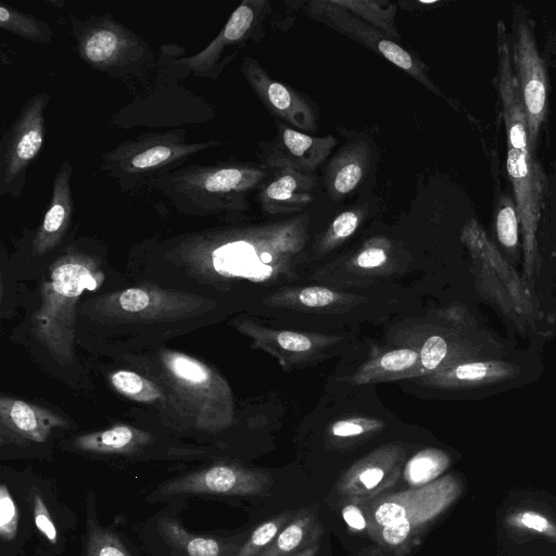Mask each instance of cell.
Masks as SVG:
<instances>
[{
  "mask_svg": "<svg viewBox=\"0 0 556 556\" xmlns=\"http://www.w3.org/2000/svg\"><path fill=\"white\" fill-rule=\"evenodd\" d=\"M159 379L190 416L193 427L215 435L233 420V399L226 379L205 363L169 349L156 353Z\"/></svg>",
  "mask_w": 556,
  "mask_h": 556,
  "instance_id": "cell-5",
  "label": "cell"
},
{
  "mask_svg": "<svg viewBox=\"0 0 556 556\" xmlns=\"http://www.w3.org/2000/svg\"><path fill=\"white\" fill-rule=\"evenodd\" d=\"M496 214V233L501 243L514 248L518 242V210L516 202L508 195L500 201Z\"/></svg>",
  "mask_w": 556,
  "mask_h": 556,
  "instance_id": "cell-38",
  "label": "cell"
},
{
  "mask_svg": "<svg viewBox=\"0 0 556 556\" xmlns=\"http://www.w3.org/2000/svg\"><path fill=\"white\" fill-rule=\"evenodd\" d=\"M323 526L314 508H303L277 534L271 544L260 556H293L319 542Z\"/></svg>",
  "mask_w": 556,
  "mask_h": 556,
  "instance_id": "cell-28",
  "label": "cell"
},
{
  "mask_svg": "<svg viewBox=\"0 0 556 556\" xmlns=\"http://www.w3.org/2000/svg\"><path fill=\"white\" fill-rule=\"evenodd\" d=\"M294 514V511H283L261 522L252 531L248 532L236 556H260L292 519Z\"/></svg>",
  "mask_w": 556,
  "mask_h": 556,
  "instance_id": "cell-34",
  "label": "cell"
},
{
  "mask_svg": "<svg viewBox=\"0 0 556 556\" xmlns=\"http://www.w3.org/2000/svg\"><path fill=\"white\" fill-rule=\"evenodd\" d=\"M62 447L67 452L105 462L201 459L200 448L162 444L151 432L124 424L77 435L65 441Z\"/></svg>",
  "mask_w": 556,
  "mask_h": 556,
  "instance_id": "cell-11",
  "label": "cell"
},
{
  "mask_svg": "<svg viewBox=\"0 0 556 556\" xmlns=\"http://www.w3.org/2000/svg\"><path fill=\"white\" fill-rule=\"evenodd\" d=\"M66 428L68 421L53 412L4 395L0 399L2 459L47 457L54 429Z\"/></svg>",
  "mask_w": 556,
  "mask_h": 556,
  "instance_id": "cell-15",
  "label": "cell"
},
{
  "mask_svg": "<svg viewBox=\"0 0 556 556\" xmlns=\"http://www.w3.org/2000/svg\"><path fill=\"white\" fill-rule=\"evenodd\" d=\"M505 522L513 529L556 540V525L542 513L531 509L517 510L508 515Z\"/></svg>",
  "mask_w": 556,
  "mask_h": 556,
  "instance_id": "cell-37",
  "label": "cell"
},
{
  "mask_svg": "<svg viewBox=\"0 0 556 556\" xmlns=\"http://www.w3.org/2000/svg\"><path fill=\"white\" fill-rule=\"evenodd\" d=\"M306 14L345 37L358 42L406 72L433 93L444 94L432 83L428 67L415 54L408 52L380 30L365 23L332 0H315L306 3Z\"/></svg>",
  "mask_w": 556,
  "mask_h": 556,
  "instance_id": "cell-16",
  "label": "cell"
},
{
  "mask_svg": "<svg viewBox=\"0 0 556 556\" xmlns=\"http://www.w3.org/2000/svg\"><path fill=\"white\" fill-rule=\"evenodd\" d=\"M447 351V342L443 337L430 336L419 350V361L410 378H418L438 369L445 359Z\"/></svg>",
  "mask_w": 556,
  "mask_h": 556,
  "instance_id": "cell-39",
  "label": "cell"
},
{
  "mask_svg": "<svg viewBox=\"0 0 556 556\" xmlns=\"http://www.w3.org/2000/svg\"><path fill=\"white\" fill-rule=\"evenodd\" d=\"M110 381L118 393L136 402L152 404L164 397L159 384L131 370H117Z\"/></svg>",
  "mask_w": 556,
  "mask_h": 556,
  "instance_id": "cell-33",
  "label": "cell"
},
{
  "mask_svg": "<svg viewBox=\"0 0 556 556\" xmlns=\"http://www.w3.org/2000/svg\"><path fill=\"white\" fill-rule=\"evenodd\" d=\"M368 156L367 146L359 142L340 150L331 160L326 172V186L333 201L355 190L364 176Z\"/></svg>",
  "mask_w": 556,
  "mask_h": 556,
  "instance_id": "cell-27",
  "label": "cell"
},
{
  "mask_svg": "<svg viewBox=\"0 0 556 556\" xmlns=\"http://www.w3.org/2000/svg\"><path fill=\"white\" fill-rule=\"evenodd\" d=\"M265 178L262 166L224 163L179 167L151 182L179 212L207 216L247 211L249 194Z\"/></svg>",
  "mask_w": 556,
  "mask_h": 556,
  "instance_id": "cell-2",
  "label": "cell"
},
{
  "mask_svg": "<svg viewBox=\"0 0 556 556\" xmlns=\"http://www.w3.org/2000/svg\"><path fill=\"white\" fill-rule=\"evenodd\" d=\"M365 23L383 33L393 41H400L395 17L396 5L382 0H332Z\"/></svg>",
  "mask_w": 556,
  "mask_h": 556,
  "instance_id": "cell-30",
  "label": "cell"
},
{
  "mask_svg": "<svg viewBox=\"0 0 556 556\" xmlns=\"http://www.w3.org/2000/svg\"><path fill=\"white\" fill-rule=\"evenodd\" d=\"M34 534L24 472L3 467L0 470V556H24Z\"/></svg>",
  "mask_w": 556,
  "mask_h": 556,
  "instance_id": "cell-20",
  "label": "cell"
},
{
  "mask_svg": "<svg viewBox=\"0 0 556 556\" xmlns=\"http://www.w3.org/2000/svg\"><path fill=\"white\" fill-rule=\"evenodd\" d=\"M185 129L150 132L126 140L102 155L101 167L128 188L179 168L192 155L220 146L215 139L187 142Z\"/></svg>",
  "mask_w": 556,
  "mask_h": 556,
  "instance_id": "cell-7",
  "label": "cell"
},
{
  "mask_svg": "<svg viewBox=\"0 0 556 556\" xmlns=\"http://www.w3.org/2000/svg\"><path fill=\"white\" fill-rule=\"evenodd\" d=\"M309 216L298 215L269 224L213 229L185 237L175 257L201 278L215 282H267L303 258Z\"/></svg>",
  "mask_w": 556,
  "mask_h": 556,
  "instance_id": "cell-1",
  "label": "cell"
},
{
  "mask_svg": "<svg viewBox=\"0 0 556 556\" xmlns=\"http://www.w3.org/2000/svg\"><path fill=\"white\" fill-rule=\"evenodd\" d=\"M506 170L513 186L519 218L529 238H532L543 192L541 167L532 153L507 146Z\"/></svg>",
  "mask_w": 556,
  "mask_h": 556,
  "instance_id": "cell-24",
  "label": "cell"
},
{
  "mask_svg": "<svg viewBox=\"0 0 556 556\" xmlns=\"http://www.w3.org/2000/svg\"><path fill=\"white\" fill-rule=\"evenodd\" d=\"M72 173L71 161L65 159L54 175L50 204L34 237L33 253L36 256L52 251L71 226L74 208Z\"/></svg>",
  "mask_w": 556,
  "mask_h": 556,
  "instance_id": "cell-25",
  "label": "cell"
},
{
  "mask_svg": "<svg viewBox=\"0 0 556 556\" xmlns=\"http://www.w3.org/2000/svg\"><path fill=\"white\" fill-rule=\"evenodd\" d=\"M386 243L380 239L372 240L358 252L354 260L355 266L363 269H374L383 266L388 261Z\"/></svg>",
  "mask_w": 556,
  "mask_h": 556,
  "instance_id": "cell-42",
  "label": "cell"
},
{
  "mask_svg": "<svg viewBox=\"0 0 556 556\" xmlns=\"http://www.w3.org/2000/svg\"><path fill=\"white\" fill-rule=\"evenodd\" d=\"M317 182L314 174L302 173L288 166L276 168L274 177L263 184L258 202L267 214H287L302 211L314 200Z\"/></svg>",
  "mask_w": 556,
  "mask_h": 556,
  "instance_id": "cell-26",
  "label": "cell"
},
{
  "mask_svg": "<svg viewBox=\"0 0 556 556\" xmlns=\"http://www.w3.org/2000/svg\"><path fill=\"white\" fill-rule=\"evenodd\" d=\"M48 92L28 99L4 132L0 143V195L18 198L26 184V173L45 143V111Z\"/></svg>",
  "mask_w": 556,
  "mask_h": 556,
  "instance_id": "cell-12",
  "label": "cell"
},
{
  "mask_svg": "<svg viewBox=\"0 0 556 556\" xmlns=\"http://www.w3.org/2000/svg\"><path fill=\"white\" fill-rule=\"evenodd\" d=\"M341 516L351 531L366 533L370 531L369 501L345 500Z\"/></svg>",
  "mask_w": 556,
  "mask_h": 556,
  "instance_id": "cell-41",
  "label": "cell"
},
{
  "mask_svg": "<svg viewBox=\"0 0 556 556\" xmlns=\"http://www.w3.org/2000/svg\"><path fill=\"white\" fill-rule=\"evenodd\" d=\"M104 275L91 256L67 252L52 265L41 305L33 318L36 338L61 364L73 357L76 308L85 291H94Z\"/></svg>",
  "mask_w": 556,
  "mask_h": 556,
  "instance_id": "cell-3",
  "label": "cell"
},
{
  "mask_svg": "<svg viewBox=\"0 0 556 556\" xmlns=\"http://www.w3.org/2000/svg\"><path fill=\"white\" fill-rule=\"evenodd\" d=\"M318 551H319V542H316V543H313L312 545L305 547L304 549H302L301 552H299L298 554H295L293 556H317Z\"/></svg>",
  "mask_w": 556,
  "mask_h": 556,
  "instance_id": "cell-44",
  "label": "cell"
},
{
  "mask_svg": "<svg viewBox=\"0 0 556 556\" xmlns=\"http://www.w3.org/2000/svg\"><path fill=\"white\" fill-rule=\"evenodd\" d=\"M78 556H146L126 516L116 515L111 522H101L98 495L91 488L85 492Z\"/></svg>",
  "mask_w": 556,
  "mask_h": 556,
  "instance_id": "cell-21",
  "label": "cell"
},
{
  "mask_svg": "<svg viewBox=\"0 0 556 556\" xmlns=\"http://www.w3.org/2000/svg\"><path fill=\"white\" fill-rule=\"evenodd\" d=\"M23 472L34 521V556H64L77 535L78 515L51 477L31 469Z\"/></svg>",
  "mask_w": 556,
  "mask_h": 556,
  "instance_id": "cell-13",
  "label": "cell"
},
{
  "mask_svg": "<svg viewBox=\"0 0 556 556\" xmlns=\"http://www.w3.org/2000/svg\"><path fill=\"white\" fill-rule=\"evenodd\" d=\"M0 28L39 45H48L54 38L47 23L4 3L0 4Z\"/></svg>",
  "mask_w": 556,
  "mask_h": 556,
  "instance_id": "cell-31",
  "label": "cell"
},
{
  "mask_svg": "<svg viewBox=\"0 0 556 556\" xmlns=\"http://www.w3.org/2000/svg\"><path fill=\"white\" fill-rule=\"evenodd\" d=\"M448 465L450 458L445 453L435 448H427L406 462L403 476L409 486L420 488L437 480Z\"/></svg>",
  "mask_w": 556,
  "mask_h": 556,
  "instance_id": "cell-32",
  "label": "cell"
},
{
  "mask_svg": "<svg viewBox=\"0 0 556 556\" xmlns=\"http://www.w3.org/2000/svg\"><path fill=\"white\" fill-rule=\"evenodd\" d=\"M276 127V137L263 148L262 160L265 166H288L302 173L314 174L337 144V139L331 135L314 137L278 119Z\"/></svg>",
  "mask_w": 556,
  "mask_h": 556,
  "instance_id": "cell-23",
  "label": "cell"
},
{
  "mask_svg": "<svg viewBox=\"0 0 556 556\" xmlns=\"http://www.w3.org/2000/svg\"><path fill=\"white\" fill-rule=\"evenodd\" d=\"M344 295L324 287H306L275 296L276 302L302 308H325L344 302Z\"/></svg>",
  "mask_w": 556,
  "mask_h": 556,
  "instance_id": "cell-35",
  "label": "cell"
},
{
  "mask_svg": "<svg viewBox=\"0 0 556 556\" xmlns=\"http://www.w3.org/2000/svg\"><path fill=\"white\" fill-rule=\"evenodd\" d=\"M204 307V298L144 285L92 299L88 315L113 326H155L189 318Z\"/></svg>",
  "mask_w": 556,
  "mask_h": 556,
  "instance_id": "cell-9",
  "label": "cell"
},
{
  "mask_svg": "<svg viewBox=\"0 0 556 556\" xmlns=\"http://www.w3.org/2000/svg\"><path fill=\"white\" fill-rule=\"evenodd\" d=\"M511 28L513 66L533 152L547 112L546 68L535 43L531 20L520 4L514 9Z\"/></svg>",
  "mask_w": 556,
  "mask_h": 556,
  "instance_id": "cell-14",
  "label": "cell"
},
{
  "mask_svg": "<svg viewBox=\"0 0 556 556\" xmlns=\"http://www.w3.org/2000/svg\"><path fill=\"white\" fill-rule=\"evenodd\" d=\"M405 450L399 444L383 445L354 463L337 481L342 500L370 501L390 489L403 473Z\"/></svg>",
  "mask_w": 556,
  "mask_h": 556,
  "instance_id": "cell-19",
  "label": "cell"
},
{
  "mask_svg": "<svg viewBox=\"0 0 556 556\" xmlns=\"http://www.w3.org/2000/svg\"><path fill=\"white\" fill-rule=\"evenodd\" d=\"M462 489L460 480L448 475L420 488L370 500L369 536L384 549L404 555Z\"/></svg>",
  "mask_w": 556,
  "mask_h": 556,
  "instance_id": "cell-4",
  "label": "cell"
},
{
  "mask_svg": "<svg viewBox=\"0 0 556 556\" xmlns=\"http://www.w3.org/2000/svg\"><path fill=\"white\" fill-rule=\"evenodd\" d=\"M419 361V351L401 348L366 362L351 378L354 384L410 378Z\"/></svg>",
  "mask_w": 556,
  "mask_h": 556,
  "instance_id": "cell-29",
  "label": "cell"
},
{
  "mask_svg": "<svg viewBox=\"0 0 556 556\" xmlns=\"http://www.w3.org/2000/svg\"><path fill=\"white\" fill-rule=\"evenodd\" d=\"M383 427L381 420L372 418H346L336 421L330 427V434L339 439H354L379 431Z\"/></svg>",
  "mask_w": 556,
  "mask_h": 556,
  "instance_id": "cell-40",
  "label": "cell"
},
{
  "mask_svg": "<svg viewBox=\"0 0 556 556\" xmlns=\"http://www.w3.org/2000/svg\"><path fill=\"white\" fill-rule=\"evenodd\" d=\"M273 479L267 471L241 463L215 458L213 462L182 470L142 492L149 504L173 502L228 501L269 494Z\"/></svg>",
  "mask_w": 556,
  "mask_h": 556,
  "instance_id": "cell-6",
  "label": "cell"
},
{
  "mask_svg": "<svg viewBox=\"0 0 556 556\" xmlns=\"http://www.w3.org/2000/svg\"><path fill=\"white\" fill-rule=\"evenodd\" d=\"M489 368L483 363H465L456 366L451 376L459 381H477L483 379Z\"/></svg>",
  "mask_w": 556,
  "mask_h": 556,
  "instance_id": "cell-43",
  "label": "cell"
},
{
  "mask_svg": "<svg viewBox=\"0 0 556 556\" xmlns=\"http://www.w3.org/2000/svg\"><path fill=\"white\" fill-rule=\"evenodd\" d=\"M270 13L266 0H244L231 13L217 36L201 51L176 61L192 75L216 79L225 66V53L235 48L237 52L249 41H258L265 35L263 23Z\"/></svg>",
  "mask_w": 556,
  "mask_h": 556,
  "instance_id": "cell-17",
  "label": "cell"
},
{
  "mask_svg": "<svg viewBox=\"0 0 556 556\" xmlns=\"http://www.w3.org/2000/svg\"><path fill=\"white\" fill-rule=\"evenodd\" d=\"M235 325L253 340V346L270 353L283 367L318 358L342 341L331 334L270 329L249 319L237 320Z\"/></svg>",
  "mask_w": 556,
  "mask_h": 556,
  "instance_id": "cell-22",
  "label": "cell"
},
{
  "mask_svg": "<svg viewBox=\"0 0 556 556\" xmlns=\"http://www.w3.org/2000/svg\"><path fill=\"white\" fill-rule=\"evenodd\" d=\"M188 503L163 505L148 518L131 522L146 556H236L248 533L191 530L181 519Z\"/></svg>",
  "mask_w": 556,
  "mask_h": 556,
  "instance_id": "cell-8",
  "label": "cell"
},
{
  "mask_svg": "<svg viewBox=\"0 0 556 556\" xmlns=\"http://www.w3.org/2000/svg\"><path fill=\"white\" fill-rule=\"evenodd\" d=\"M79 58L92 68L124 77L153 61L149 45L110 14L72 20Z\"/></svg>",
  "mask_w": 556,
  "mask_h": 556,
  "instance_id": "cell-10",
  "label": "cell"
},
{
  "mask_svg": "<svg viewBox=\"0 0 556 556\" xmlns=\"http://www.w3.org/2000/svg\"><path fill=\"white\" fill-rule=\"evenodd\" d=\"M363 218V211L349 210L339 214L318 243L320 252H327L350 238Z\"/></svg>",
  "mask_w": 556,
  "mask_h": 556,
  "instance_id": "cell-36",
  "label": "cell"
},
{
  "mask_svg": "<svg viewBox=\"0 0 556 556\" xmlns=\"http://www.w3.org/2000/svg\"><path fill=\"white\" fill-rule=\"evenodd\" d=\"M241 72L263 105L278 121L298 130L315 132L318 129V109L309 99L269 76L251 56L243 58Z\"/></svg>",
  "mask_w": 556,
  "mask_h": 556,
  "instance_id": "cell-18",
  "label": "cell"
}]
</instances>
